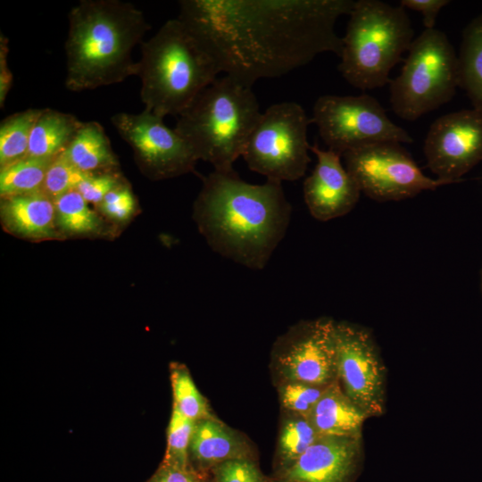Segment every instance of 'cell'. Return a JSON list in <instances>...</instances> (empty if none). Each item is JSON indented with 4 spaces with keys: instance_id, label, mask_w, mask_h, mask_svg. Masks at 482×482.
<instances>
[{
    "instance_id": "3957f363",
    "label": "cell",
    "mask_w": 482,
    "mask_h": 482,
    "mask_svg": "<svg viewBox=\"0 0 482 482\" xmlns=\"http://www.w3.org/2000/svg\"><path fill=\"white\" fill-rule=\"evenodd\" d=\"M66 87L83 91L137 76L133 48L151 28L143 12L120 0H81L69 13Z\"/></svg>"
},
{
    "instance_id": "6da1fadb",
    "label": "cell",
    "mask_w": 482,
    "mask_h": 482,
    "mask_svg": "<svg viewBox=\"0 0 482 482\" xmlns=\"http://www.w3.org/2000/svg\"><path fill=\"white\" fill-rule=\"evenodd\" d=\"M353 0H183L178 18L220 73L248 87L309 63L325 52L340 56L335 30Z\"/></svg>"
},
{
    "instance_id": "e575fe53",
    "label": "cell",
    "mask_w": 482,
    "mask_h": 482,
    "mask_svg": "<svg viewBox=\"0 0 482 482\" xmlns=\"http://www.w3.org/2000/svg\"><path fill=\"white\" fill-rule=\"evenodd\" d=\"M9 52L8 38L0 34V106L3 108L8 92L12 87V74L7 63Z\"/></svg>"
},
{
    "instance_id": "d6986e66",
    "label": "cell",
    "mask_w": 482,
    "mask_h": 482,
    "mask_svg": "<svg viewBox=\"0 0 482 482\" xmlns=\"http://www.w3.org/2000/svg\"><path fill=\"white\" fill-rule=\"evenodd\" d=\"M81 124L70 113L42 109L32 128L26 157L54 159L65 151Z\"/></svg>"
},
{
    "instance_id": "d590c367",
    "label": "cell",
    "mask_w": 482,
    "mask_h": 482,
    "mask_svg": "<svg viewBox=\"0 0 482 482\" xmlns=\"http://www.w3.org/2000/svg\"><path fill=\"white\" fill-rule=\"evenodd\" d=\"M149 482H197L189 468L163 464Z\"/></svg>"
},
{
    "instance_id": "30bf717a",
    "label": "cell",
    "mask_w": 482,
    "mask_h": 482,
    "mask_svg": "<svg viewBox=\"0 0 482 482\" xmlns=\"http://www.w3.org/2000/svg\"><path fill=\"white\" fill-rule=\"evenodd\" d=\"M342 156L361 192L375 201H400L444 185L426 176L397 142L369 145Z\"/></svg>"
},
{
    "instance_id": "8992f818",
    "label": "cell",
    "mask_w": 482,
    "mask_h": 482,
    "mask_svg": "<svg viewBox=\"0 0 482 482\" xmlns=\"http://www.w3.org/2000/svg\"><path fill=\"white\" fill-rule=\"evenodd\" d=\"M414 31L403 6L358 0L349 14L337 68L352 86L374 89L390 83L389 73L413 41Z\"/></svg>"
},
{
    "instance_id": "52a82bcc",
    "label": "cell",
    "mask_w": 482,
    "mask_h": 482,
    "mask_svg": "<svg viewBox=\"0 0 482 482\" xmlns=\"http://www.w3.org/2000/svg\"><path fill=\"white\" fill-rule=\"evenodd\" d=\"M459 87V65L445 32L425 29L413 39L400 74L390 81L394 112L406 120L449 102Z\"/></svg>"
},
{
    "instance_id": "4dcf8cb0",
    "label": "cell",
    "mask_w": 482,
    "mask_h": 482,
    "mask_svg": "<svg viewBox=\"0 0 482 482\" xmlns=\"http://www.w3.org/2000/svg\"><path fill=\"white\" fill-rule=\"evenodd\" d=\"M135 198L129 187L120 184L112 190L99 204L101 211L108 217L125 220L135 210Z\"/></svg>"
},
{
    "instance_id": "603a6c76",
    "label": "cell",
    "mask_w": 482,
    "mask_h": 482,
    "mask_svg": "<svg viewBox=\"0 0 482 482\" xmlns=\"http://www.w3.org/2000/svg\"><path fill=\"white\" fill-rule=\"evenodd\" d=\"M42 109H28L13 113L0 124L1 168L26 157L32 128Z\"/></svg>"
},
{
    "instance_id": "5b68a950",
    "label": "cell",
    "mask_w": 482,
    "mask_h": 482,
    "mask_svg": "<svg viewBox=\"0 0 482 482\" xmlns=\"http://www.w3.org/2000/svg\"><path fill=\"white\" fill-rule=\"evenodd\" d=\"M262 112L252 87L224 75L206 87L179 115L175 130L197 158L215 171H235Z\"/></svg>"
},
{
    "instance_id": "ffe728a7",
    "label": "cell",
    "mask_w": 482,
    "mask_h": 482,
    "mask_svg": "<svg viewBox=\"0 0 482 482\" xmlns=\"http://www.w3.org/2000/svg\"><path fill=\"white\" fill-rule=\"evenodd\" d=\"M64 154L79 170L86 173H95L117 165L109 138L96 121L82 122Z\"/></svg>"
},
{
    "instance_id": "836d02e7",
    "label": "cell",
    "mask_w": 482,
    "mask_h": 482,
    "mask_svg": "<svg viewBox=\"0 0 482 482\" xmlns=\"http://www.w3.org/2000/svg\"><path fill=\"white\" fill-rule=\"evenodd\" d=\"M450 2L447 0H402L400 5L421 12L426 29H435L439 11Z\"/></svg>"
},
{
    "instance_id": "4316f807",
    "label": "cell",
    "mask_w": 482,
    "mask_h": 482,
    "mask_svg": "<svg viewBox=\"0 0 482 482\" xmlns=\"http://www.w3.org/2000/svg\"><path fill=\"white\" fill-rule=\"evenodd\" d=\"M195 421L173 407L168 427L167 451L163 464L188 468V449Z\"/></svg>"
},
{
    "instance_id": "4fadbf2b",
    "label": "cell",
    "mask_w": 482,
    "mask_h": 482,
    "mask_svg": "<svg viewBox=\"0 0 482 482\" xmlns=\"http://www.w3.org/2000/svg\"><path fill=\"white\" fill-rule=\"evenodd\" d=\"M427 165L444 185L458 182L482 161V111L445 114L430 126L424 142Z\"/></svg>"
},
{
    "instance_id": "e0dca14e",
    "label": "cell",
    "mask_w": 482,
    "mask_h": 482,
    "mask_svg": "<svg viewBox=\"0 0 482 482\" xmlns=\"http://www.w3.org/2000/svg\"><path fill=\"white\" fill-rule=\"evenodd\" d=\"M367 417L336 379L325 386L305 418L319 436L356 437Z\"/></svg>"
},
{
    "instance_id": "5bb4252c",
    "label": "cell",
    "mask_w": 482,
    "mask_h": 482,
    "mask_svg": "<svg viewBox=\"0 0 482 482\" xmlns=\"http://www.w3.org/2000/svg\"><path fill=\"white\" fill-rule=\"evenodd\" d=\"M334 322L329 319L303 321L278 339L274 362L287 382L327 386L337 379Z\"/></svg>"
},
{
    "instance_id": "44dd1931",
    "label": "cell",
    "mask_w": 482,
    "mask_h": 482,
    "mask_svg": "<svg viewBox=\"0 0 482 482\" xmlns=\"http://www.w3.org/2000/svg\"><path fill=\"white\" fill-rule=\"evenodd\" d=\"M459 87L482 111V12L464 29L458 55Z\"/></svg>"
},
{
    "instance_id": "7c38bea8",
    "label": "cell",
    "mask_w": 482,
    "mask_h": 482,
    "mask_svg": "<svg viewBox=\"0 0 482 482\" xmlns=\"http://www.w3.org/2000/svg\"><path fill=\"white\" fill-rule=\"evenodd\" d=\"M143 169L153 178L178 176L193 170L199 160L191 146L163 119L147 111L118 112L111 118Z\"/></svg>"
},
{
    "instance_id": "cb8c5ba5",
    "label": "cell",
    "mask_w": 482,
    "mask_h": 482,
    "mask_svg": "<svg viewBox=\"0 0 482 482\" xmlns=\"http://www.w3.org/2000/svg\"><path fill=\"white\" fill-rule=\"evenodd\" d=\"M53 159L25 157L1 168L2 198L42 190L47 169Z\"/></svg>"
},
{
    "instance_id": "d4e9b609",
    "label": "cell",
    "mask_w": 482,
    "mask_h": 482,
    "mask_svg": "<svg viewBox=\"0 0 482 482\" xmlns=\"http://www.w3.org/2000/svg\"><path fill=\"white\" fill-rule=\"evenodd\" d=\"M56 220L62 229L71 233H87L99 226L96 214L78 190L54 200Z\"/></svg>"
},
{
    "instance_id": "7402d4cb",
    "label": "cell",
    "mask_w": 482,
    "mask_h": 482,
    "mask_svg": "<svg viewBox=\"0 0 482 482\" xmlns=\"http://www.w3.org/2000/svg\"><path fill=\"white\" fill-rule=\"evenodd\" d=\"M194 458L203 464L237 459L240 445L233 434L213 419L195 421L190 442Z\"/></svg>"
},
{
    "instance_id": "7a4b0ae2",
    "label": "cell",
    "mask_w": 482,
    "mask_h": 482,
    "mask_svg": "<svg viewBox=\"0 0 482 482\" xmlns=\"http://www.w3.org/2000/svg\"><path fill=\"white\" fill-rule=\"evenodd\" d=\"M195 218L211 248L248 269L262 270L283 240L292 207L282 182L248 183L236 171L204 180Z\"/></svg>"
},
{
    "instance_id": "d6a6232c",
    "label": "cell",
    "mask_w": 482,
    "mask_h": 482,
    "mask_svg": "<svg viewBox=\"0 0 482 482\" xmlns=\"http://www.w3.org/2000/svg\"><path fill=\"white\" fill-rule=\"evenodd\" d=\"M215 474L218 482H262L255 466L241 458L220 463Z\"/></svg>"
},
{
    "instance_id": "1f68e13d",
    "label": "cell",
    "mask_w": 482,
    "mask_h": 482,
    "mask_svg": "<svg viewBox=\"0 0 482 482\" xmlns=\"http://www.w3.org/2000/svg\"><path fill=\"white\" fill-rule=\"evenodd\" d=\"M120 184L118 177L111 172L90 173L79 183L77 190L87 203L100 204L107 194Z\"/></svg>"
},
{
    "instance_id": "ac0fdd59",
    "label": "cell",
    "mask_w": 482,
    "mask_h": 482,
    "mask_svg": "<svg viewBox=\"0 0 482 482\" xmlns=\"http://www.w3.org/2000/svg\"><path fill=\"white\" fill-rule=\"evenodd\" d=\"M1 214L13 232L29 237H50L55 234L54 200L42 190L3 198Z\"/></svg>"
},
{
    "instance_id": "8fae6325",
    "label": "cell",
    "mask_w": 482,
    "mask_h": 482,
    "mask_svg": "<svg viewBox=\"0 0 482 482\" xmlns=\"http://www.w3.org/2000/svg\"><path fill=\"white\" fill-rule=\"evenodd\" d=\"M337 378L345 394L368 416L383 412L384 366L370 334L347 322H334Z\"/></svg>"
},
{
    "instance_id": "2e32d148",
    "label": "cell",
    "mask_w": 482,
    "mask_h": 482,
    "mask_svg": "<svg viewBox=\"0 0 482 482\" xmlns=\"http://www.w3.org/2000/svg\"><path fill=\"white\" fill-rule=\"evenodd\" d=\"M356 453V437L320 436L286 472L289 482H345Z\"/></svg>"
},
{
    "instance_id": "277c9868",
    "label": "cell",
    "mask_w": 482,
    "mask_h": 482,
    "mask_svg": "<svg viewBox=\"0 0 482 482\" xmlns=\"http://www.w3.org/2000/svg\"><path fill=\"white\" fill-rule=\"evenodd\" d=\"M220 74L213 59L177 17L141 44L140 98L158 117L180 115Z\"/></svg>"
},
{
    "instance_id": "83f0119b",
    "label": "cell",
    "mask_w": 482,
    "mask_h": 482,
    "mask_svg": "<svg viewBox=\"0 0 482 482\" xmlns=\"http://www.w3.org/2000/svg\"><path fill=\"white\" fill-rule=\"evenodd\" d=\"M90 173L79 170L65 155L64 151L51 162L42 191L55 200L62 195L77 190L79 183Z\"/></svg>"
},
{
    "instance_id": "9a60e30c",
    "label": "cell",
    "mask_w": 482,
    "mask_h": 482,
    "mask_svg": "<svg viewBox=\"0 0 482 482\" xmlns=\"http://www.w3.org/2000/svg\"><path fill=\"white\" fill-rule=\"evenodd\" d=\"M317 163L303 182V199L311 215L328 221L350 212L357 204L361 189L341 163V155L311 145Z\"/></svg>"
},
{
    "instance_id": "484cf974",
    "label": "cell",
    "mask_w": 482,
    "mask_h": 482,
    "mask_svg": "<svg viewBox=\"0 0 482 482\" xmlns=\"http://www.w3.org/2000/svg\"><path fill=\"white\" fill-rule=\"evenodd\" d=\"M170 380L174 408L194 421L212 418L205 399L185 366L174 364L170 370Z\"/></svg>"
},
{
    "instance_id": "8d00e7d4",
    "label": "cell",
    "mask_w": 482,
    "mask_h": 482,
    "mask_svg": "<svg viewBox=\"0 0 482 482\" xmlns=\"http://www.w3.org/2000/svg\"><path fill=\"white\" fill-rule=\"evenodd\" d=\"M480 287H481V291H482V270H481Z\"/></svg>"
},
{
    "instance_id": "9c48e42d",
    "label": "cell",
    "mask_w": 482,
    "mask_h": 482,
    "mask_svg": "<svg viewBox=\"0 0 482 482\" xmlns=\"http://www.w3.org/2000/svg\"><path fill=\"white\" fill-rule=\"evenodd\" d=\"M312 121L328 149L345 153L380 142L412 143V137L386 115L371 96H320L313 106Z\"/></svg>"
},
{
    "instance_id": "ba28073f",
    "label": "cell",
    "mask_w": 482,
    "mask_h": 482,
    "mask_svg": "<svg viewBox=\"0 0 482 482\" xmlns=\"http://www.w3.org/2000/svg\"><path fill=\"white\" fill-rule=\"evenodd\" d=\"M313 123L295 102L268 107L253 129L242 154L248 168L277 181L302 178L311 158L308 126Z\"/></svg>"
},
{
    "instance_id": "f546056e",
    "label": "cell",
    "mask_w": 482,
    "mask_h": 482,
    "mask_svg": "<svg viewBox=\"0 0 482 482\" xmlns=\"http://www.w3.org/2000/svg\"><path fill=\"white\" fill-rule=\"evenodd\" d=\"M325 386L299 382H287L281 390L283 406L298 415L306 417L320 397Z\"/></svg>"
},
{
    "instance_id": "f1b7e54d",
    "label": "cell",
    "mask_w": 482,
    "mask_h": 482,
    "mask_svg": "<svg viewBox=\"0 0 482 482\" xmlns=\"http://www.w3.org/2000/svg\"><path fill=\"white\" fill-rule=\"evenodd\" d=\"M309 420L299 417L288 420L279 436V451L284 460L291 463L299 458L319 437Z\"/></svg>"
}]
</instances>
